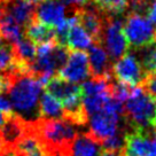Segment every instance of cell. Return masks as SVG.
Wrapping results in <instances>:
<instances>
[{
	"mask_svg": "<svg viewBox=\"0 0 156 156\" xmlns=\"http://www.w3.org/2000/svg\"><path fill=\"white\" fill-rule=\"evenodd\" d=\"M12 73L13 80L8 95L13 110L25 122L37 121L39 118V99L44 85L32 73Z\"/></svg>",
	"mask_w": 156,
	"mask_h": 156,
	"instance_id": "cell-1",
	"label": "cell"
},
{
	"mask_svg": "<svg viewBox=\"0 0 156 156\" xmlns=\"http://www.w3.org/2000/svg\"><path fill=\"white\" fill-rule=\"evenodd\" d=\"M126 126L132 129L151 130L156 126V97L147 92L142 86L132 88L124 105Z\"/></svg>",
	"mask_w": 156,
	"mask_h": 156,
	"instance_id": "cell-2",
	"label": "cell"
},
{
	"mask_svg": "<svg viewBox=\"0 0 156 156\" xmlns=\"http://www.w3.org/2000/svg\"><path fill=\"white\" fill-rule=\"evenodd\" d=\"M129 45L134 48H145L156 43V28L148 16L131 12L123 24Z\"/></svg>",
	"mask_w": 156,
	"mask_h": 156,
	"instance_id": "cell-3",
	"label": "cell"
},
{
	"mask_svg": "<svg viewBox=\"0 0 156 156\" xmlns=\"http://www.w3.org/2000/svg\"><path fill=\"white\" fill-rule=\"evenodd\" d=\"M100 44L105 46L109 58L112 60H118L127 53L130 45L124 34L121 20L115 16H106Z\"/></svg>",
	"mask_w": 156,
	"mask_h": 156,
	"instance_id": "cell-4",
	"label": "cell"
},
{
	"mask_svg": "<svg viewBox=\"0 0 156 156\" xmlns=\"http://www.w3.org/2000/svg\"><path fill=\"white\" fill-rule=\"evenodd\" d=\"M112 75L116 82L126 84L131 87L140 86L147 76L142 63L134 54L127 52L112 67Z\"/></svg>",
	"mask_w": 156,
	"mask_h": 156,
	"instance_id": "cell-5",
	"label": "cell"
},
{
	"mask_svg": "<svg viewBox=\"0 0 156 156\" xmlns=\"http://www.w3.org/2000/svg\"><path fill=\"white\" fill-rule=\"evenodd\" d=\"M122 156H156L155 134L145 129H132L126 132Z\"/></svg>",
	"mask_w": 156,
	"mask_h": 156,
	"instance_id": "cell-6",
	"label": "cell"
},
{
	"mask_svg": "<svg viewBox=\"0 0 156 156\" xmlns=\"http://www.w3.org/2000/svg\"><path fill=\"white\" fill-rule=\"evenodd\" d=\"M58 76L70 83H82L91 76L88 56L84 51H73L63 67L58 70Z\"/></svg>",
	"mask_w": 156,
	"mask_h": 156,
	"instance_id": "cell-7",
	"label": "cell"
},
{
	"mask_svg": "<svg viewBox=\"0 0 156 156\" xmlns=\"http://www.w3.org/2000/svg\"><path fill=\"white\" fill-rule=\"evenodd\" d=\"M124 118L118 114L109 112L106 110L94 114L90 116V133L97 140L102 142L109 136L116 134L119 131V123L121 119Z\"/></svg>",
	"mask_w": 156,
	"mask_h": 156,
	"instance_id": "cell-8",
	"label": "cell"
},
{
	"mask_svg": "<svg viewBox=\"0 0 156 156\" xmlns=\"http://www.w3.org/2000/svg\"><path fill=\"white\" fill-rule=\"evenodd\" d=\"M66 13V6L61 0H45L39 2L34 9V19L51 28L58 29L67 21Z\"/></svg>",
	"mask_w": 156,
	"mask_h": 156,
	"instance_id": "cell-9",
	"label": "cell"
},
{
	"mask_svg": "<svg viewBox=\"0 0 156 156\" xmlns=\"http://www.w3.org/2000/svg\"><path fill=\"white\" fill-rule=\"evenodd\" d=\"M19 156H53L46 147L34 126V122L28 123L24 134L14 147Z\"/></svg>",
	"mask_w": 156,
	"mask_h": 156,
	"instance_id": "cell-10",
	"label": "cell"
},
{
	"mask_svg": "<svg viewBox=\"0 0 156 156\" xmlns=\"http://www.w3.org/2000/svg\"><path fill=\"white\" fill-rule=\"evenodd\" d=\"M88 63L92 77L112 78L110 58L101 44L95 43L88 48Z\"/></svg>",
	"mask_w": 156,
	"mask_h": 156,
	"instance_id": "cell-11",
	"label": "cell"
},
{
	"mask_svg": "<svg viewBox=\"0 0 156 156\" xmlns=\"http://www.w3.org/2000/svg\"><path fill=\"white\" fill-rule=\"evenodd\" d=\"M73 14L77 17V22L87 31L93 40L100 44V39L105 27V20L102 19L101 14L97 10L85 7L75 9Z\"/></svg>",
	"mask_w": 156,
	"mask_h": 156,
	"instance_id": "cell-12",
	"label": "cell"
},
{
	"mask_svg": "<svg viewBox=\"0 0 156 156\" xmlns=\"http://www.w3.org/2000/svg\"><path fill=\"white\" fill-rule=\"evenodd\" d=\"M45 88L46 92L49 93L55 99H58L62 105L73 99L82 97L80 86H78L77 84L70 83L58 76H53L51 78L45 85Z\"/></svg>",
	"mask_w": 156,
	"mask_h": 156,
	"instance_id": "cell-13",
	"label": "cell"
},
{
	"mask_svg": "<svg viewBox=\"0 0 156 156\" xmlns=\"http://www.w3.org/2000/svg\"><path fill=\"white\" fill-rule=\"evenodd\" d=\"M28 126V122H25L22 117L16 114L8 116L4 126L0 129V139L5 147H14L16 142L24 134Z\"/></svg>",
	"mask_w": 156,
	"mask_h": 156,
	"instance_id": "cell-14",
	"label": "cell"
},
{
	"mask_svg": "<svg viewBox=\"0 0 156 156\" xmlns=\"http://www.w3.org/2000/svg\"><path fill=\"white\" fill-rule=\"evenodd\" d=\"M101 142L90 132L79 133L70 146V156H100L102 151Z\"/></svg>",
	"mask_w": 156,
	"mask_h": 156,
	"instance_id": "cell-15",
	"label": "cell"
},
{
	"mask_svg": "<svg viewBox=\"0 0 156 156\" xmlns=\"http://www.w3.org/2000/svg\"><path fill=\"white\" fill-rule=\"evenodd\" d=\"M73 21L69 27L66 36V46L73 51H84L88 49L93 45V38L88 32L77 22V17L73 14Z\"/></svg>",
	"mask_w": 156,
	"mask_h": 156,
	"instance_id": "cell-16",
	"label": "cell"
},
{
	"mask_svg": "<svg viewBox=\"0 0 156 156\" xmlns=\"http://www.w3.org/2000/svg\"><path fill=\"white\" fill-rule=\"evenodd\" d=\"M24 34L34 45H44L56 40V31L54 28L44 24L41 22L32 19L24 27Z\"/></svg>",
	"mask_w": 156,
	"mask_h": 156,
	"instance_id": "cell-17",
	"label": "cell"
},
{
	"mask_svg": "<svg viewBox=\"0 0 156 156\" xmlns=\"http://www.w3.org/2000/svg\"><path fill=\"white\" fill-rule=\"evenodd\" d=\"M1 9L23 28L34 19V5L27 0H10Z\"/></svg>",
	"mask_w": 156,
	"mask_h": 156,
	"instance_id": "cell-18",
	"label": "cell"
},
{
	"mask_svg": "<svg viewBox=\"0 0 156 156\" xmlns=\"http://www.w3.org/2000/svg\"><path fill=\"white\" fill-rule=\"evenodd\" d=\"M38 112L39 118H47V119L63 118L62 103L47 92L43 93L39 99Z\"/></svg>",
	"mask_w": 156,
	"mask_h": 156,
	"instance_id": "cell-19",
	"label": "cell"
},
{
	"mask_svg": "<svg viewBox=\"0 0 156 156\" xmlns=\"http://www.w3.org/2000/svg\"><path fill=\"white\" fill-rule=\"evenodd\" d=\"M23 27L16 23L9 15L2 12L0 15V34L2 38L10 43H16L17 40L23 38Z\"/></svg>",
	"mask_w": 156,
	"mask_h": 156,
	"instance_id": "cell-20",
	"label": "cell"
},
{
	"mask_svg": "<svg viewBox=\"0 0 156 156\" xmlns=\"http://www.w3.org/2000/svg\"><path fill=\"white\" fill-rule=\"evenodd\" d=\"M15 58L17 61L31 66L37 55V46L28 38H21L13 44Z\"/></svg>",
	"mask_w": 156,
	"mask_h": 156,
	"instance_id": "cell-21",
	"label": "cell"
},
{
	"mask_svg": "<svg viewBox=\"0 0 156 156\" xmlns=\"http://www.w3.org/2000/svg\"><path fill=\"white\" fill-rule=\"evenodd\" d=\"M83 98V106L88 117L101 112L107 101L112 98V93H98V94H92V95H85Z\"/></svg>",
	"mask_w": 156,
	"mask_h": 156,
	"instance_id": "cell-22",
	"label": "cell"
},
{
	"mask_svg": "<svg viewBox=\"0 0 156 156\" xmlns=\"http://www.w3.org/2000/svg\"><path fill=\"white\" fill-rule=\"evenodd\" d=\"M98 9L106 16H117L129 8V0H93Z\"/></svg>",
	"mask_w": 156,
	"mask_h": 156,
	"instance_id": "cell-23",
	"label": "cell"
},
{
	"mask_svg": "<svg viewBox=\"0 0 156 156\" xmlns=\"http://www.w3.org/2000/svg\"><path fill=\"white\" fill-rule=\"evenodd\" d=\"M15 54L13 45L0 44V71H8L15 63Z\"/></svg>",
	"mask_w": 156,
	"mask_h": 156,
	"instance_id": "cell-24",
	"label": "cell"
},
{
	"mask_svg": "<svg viewBox=\"0 0 156 156\" xmlns=\"http://www.w3.org/2000/svg\"><path fill=\"white\" fill-rule=\"evenodd\" d=\"M131 86H129L126 84L119 83V82H112V97L119 101V102L124 103L127 100V98L130 97L132 91Z\"/></svg>",
	"mask_w": 156,
	"mask_h": 156,
	"instance_id": "cell-25",
	"label": "cell"
},
{
	"mask_svg": "<svg viewBox=\"0 0 156 156\" xmlns=\"http://www.w3.org/2000/svg\"><path fill=\"white\" fill-rule=\"evenodd\" d=\"M140 86H142L147 92L151 93V95L156 97V70L147 73L145 80L142 82Z\"/></svg>",
	"mask_w": 156,
	"mask_h": 156,
	"instance_id": "cell-26",
	"label": "cell"
},
{
	"mask_svg": "<svg viewBox=\"0 0 156 156\" xmlns=\"http://www.w3.org/2000/svg\"><path fill=\"white\" fill-rule=\"evenodd\" d=\"M0 112L6 114L7 116H10L14 114L9 98H7L5 94H0Z\"/></svg>",
	"mask_w": 156,
	"mask_h": 156,
	"instance_id": "cell-27",
	"label": "cell"
},
{
	"mask_svg": "<svg viewBox=\"0 0 156 156\" xmlns=\"http://www.w3.org/2000/svg\"><path fill=\"white\" fill-rule=\"evenodd\" d=\"M146 14L148 15V17L151 22L156 25V0H151V2L148 6Z\"/></svg>",
	"mask_w": 156,
	"mask_h": 156,
	"instance_id": "cell-28",
	"label": "cell"
},
{
	"mask_svg": "<svg viewBox=\"0 0 156 156\" xmlns=\"http://www.w3.org/2000/svg\"><path fill=\"white\" fill-rule=\"evenodd\" d=\"M67 5H70L75 7V9L77 8H82L85 5H87L88 0H63Z\"/></svg>",
	"mask_w": 156,
	"mask_h": 156,
	"instance_id": "cell-29",
	"label": "cell"
},
{
	"mask_svg": "<svg viewBox=\"0 0 156 156\" xmlns=\"http://www.w3.org/2000/svg\"><path fill=\"white\" fill-rule=\"evenodd\" d=\"M100 156H122V153H117V151H110L102 149Z\"/></svg>",
	"mask_w": 156,
	"mask_h": 156,
	"instance_id": "cell-30",
	"label": "cell"
},
{
	"mask_svg": "<svg viewBox=\"0 0 156 156\" xmlns=\"http://www.w3.org/2000/svg\"><path fill=\"white\" fill-rule=\"evenodd\" d=\"M7 118H8V116H7L6 114L0 112V129L4 126V124H5L6 121H7Z\"/></svg>",
	"mask_w": 156,
	"mask_h": 156,
	"instance_id": "cell-31",
	"label": "cell"
},
{
	"mask_svg": "<svg viewBox=\"0 0 156 156\" xmlns=\"http://www.w3.org/2000/svg\"><path fill=\"white\" fill-rule=\"evenodd\" d=\"M27 1H29L31 4H39V2H43L45 0H27Z\"/></svg>",
	"mask_w": 156,
	"mask_h": 156,
	"instance_id": "cell-32",
	"label": "cell"
},
{
	"mask_svg": "<svg viewBox=\"0 0 156 156\" xmlns=\"http://www.w3.org/2000/svg\"><path fill=\"white\" fill-rule=\"evenodd\" d=\"M2 149H4V144H2V141H1V139H0V154H1V151H2Z\"/></svg>",
	"mask_w": 156,
	"mask_h": 156,
	"instance_id": "cell-33",
	"label": "cell"
},
{
	"mask_svg": "<svg viewBox=\"0 0 156 156\" xmlns=\"http://www.w3.org/2000/svg\"><path fill=\"white\" fill-rule=\"evenodd\" d=\"M2 36H1V34H0V44H2Z\"/></svg>",
	"mask_w": 156,
	"mask_h": 156,
	"instance_id": "cell-34",
	"label": "cell"
},
{
	"mask_svg": "<svg viewBox=\"0 0 156 156\" xmlns=\"http://www.w3.org/2000/svg\"><path fill=\"white\" fill-rule=\"evenodd\" d=\"M1 13H2V9H1V8H0V15H1Z\"/></svg>",
	"mask_w": 156,
	"mask_h": 156,
	"instance_id": "cell-35",
	"label": "cell"
}]
</instances>
